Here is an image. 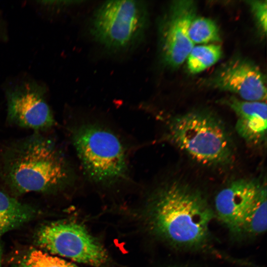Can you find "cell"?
<instances>
[{
    "instance_id": "6da1fadb",
    "label": "cell",
    "mask_w": 267,
    "mask_h": 267,
    "mask_svg": "<svg viewBox=\"0 0 267 267\" xmlns=\"http://www.w3.org/2000/svg\"><path fill=\"white\" fill-rule=\"evenodd\" d=\"M153 231L172 245L192 248L203 245L214 213L204 195L182 182L163 184L152 193L146 205Z\"/></svg>"
},
{
    "instance_id": "7a4b0ae2",
    "label": "cell",
    "mask_w": 267,
    "mask_h": 267,
    "mask_svg": "<svg viewBox=\"0 0 267 267\" xmlns=\"http://www.w3.org/2000/svg\"><path fill=\"white\" fill-rule=\"evenodd\" d=\"M3 162L6 183L18 194L58 191L73 182V171L61 151L38 134L13 145Z\"/></svg>"
},
{
    "instance_id": "3957f363",
    "label": "cell",
    "mask_w": 267,
    "mask_h": 267,
    "mask_svg": "<svg viewBox=\"0 0 267 267\" xmlns=\"http://www.w3.org/2000/svg\"><path fill=\"white\" fill-rule=\"evenodd\" d=\"M168 138L200 164L212 166L229 164L234 156L233 144L222 121L205 110L175 116L168 123Z\"/></svg>"
},
{
    "instance_id": "277c9868",
    "label": "cell",
    "mask_w": 267,
    "mask_h": 267,
    "mask_svg": "<svg viewBox=\"0 0 267 267\" xmlns=\"http://www.w3.org/2000/svg\"><path fill=\"white\" fill-rule=\"evenodd\" d=\"M72 140L85 173L94 183L111 187L126 179V150L111 130L96 124L84 123L73 129Z\"/></svg>"
},
{
    "instance_id": "5b68a950",
    "label": "cell",
    "mask_w": 267,
    "mask_h": 267,
    "mask_svg": "<svg viewBox=\"0 0 267 267\" xmlns=\"http://www.w3.org/2000/svg\"><path fill=\"white\" fill-rule=\"evenodd\" d=\"M149 20L147 5L143 1H107L94 11L90 33L107 49L124 51L144 39Z\"/></svg>"
},
{
    "instance_id": "8992f818",
    "label": "cell",
    "mask_w": 267,
    "mask_h": 267,
    "mask_svg": "<svg viewBox=\"0 0 267 267\" xmlns=\"http://www.w3.org/2000/svg\"><path fill=\"white\" fill-rule=\"evenodd\" d=\"M38 244L53 254L94 266L104 264L107 253L85 228L74 222H55L42 227Z\"/></svg>"
},
{
    "instance_id": "52a82bcc",
    "label": "cell",
    "mask_w": 267,
    "mask_h": 267,
    "mask_svg": "<svg viewBox=\"0 0 267 267\" xmlns=\"http://www.w3.org/2000/svg\"><path fill=\"white\" fill-rule=\"evenodd\" d=\"M196 9L193 0L174 1L161 22V54L164 63L170 67L180 65L194 46L189 38L188 30L196 17Z\"/></svg>"
},
{
    "instance_id": "ba28073f",
    "label": "cell",
    "mask_w": 267,
    "mask_h": 267,
    "mask_svg": "<svg viewBox=\"0 0 267 267\" xmlns=\"http://www.w3.org/2000/svg\"><path fill=\"white\" fill-rule=\"evenodd\" d=\"M205 83L236 94L245 101L264 102L267 98L265 76L255 63L242 57H235L222 65Z\"/></svg>"
},
{
    "instance_id": "9c48e42d",
    "label": "cell",
    "mask_w": 267,
    "mask_h": 267,
    "mask_svg": "<svg viewBox=\"0 0 267 267\" xmlns=\"http://www.w3.org/2000/svg\"><path fill=\"white\" fill-rule=\"evenodd\" d=\"M264 186L256 180L241 178L231 182L217 194L215 200L216 215L232 233H243L246 218Z\"/></svg>"
},
{
    "instance_id": "30bf717a",
    "label": "cell",
    "mask_w": 267,
    "mask_h": 267,
    "mask_svg": "<svg viewBox=\"0 0 267 267\" xmlns=\"http://www.w3.org/2000/svg\"><path fill=\"white\" fill-rule=\"evenodd\" d=\"M7 117L19 127L39 131L52 127L54 119L42 89L24 84L7 94Z\"/></svg>"
},
{
    "instance_id": "8fae6325",
    "label": "cell",
    "mask_w": 267,
    "mask_h": 267,
    "mask_svg": "<svg viewBox=\"0 0 267 267\" xmlns=\"http://www.w3.org/2000/svg\"><path fill=\"white\" fill-rule=\"evenodd\" d=\"M222 103L236 114V131L246 142L254 145L264 142L267 127L266 102L245 101L230 96Z\"/></svg>"
},
{
    "instance_id": "7c38bea8",
    "label": "cell",
    "mask_w": 267,
    "mask_h": 267,
    "mask_svg": "<svg viewBox=\"0 0 267 267\" xmlns=\"http://www.w3.org/2000/svg\"><path fill=\"white\" fill-rule=\"evenodd\" d=\"M35 211L0 189V235L29 221Z\"/></svg>"
},
{
    "instance_id": "4fadbf2b",
    "label": "cell",
    "mask_w": 267,
    "mask_h": 267,
    "mask_svg": "<svg viewBox=\"0 0 267 267\" xmlns=\"http://www.w3.org/2000/svg\"><path fill=\"white\" fill-rule=\"evenodd\" d=\"M222 54V47L218 44L194 46L186 58L188 70L193 74L202 72L218 62Z\"/></svg>"
},
{
    "instance_id": "5bb4252c",
    "label": "cell",
    "mask_w": 267,
    "mask_h": 267,
    "mask_svg": "<svg viewBox=\"0 0 267 267\" xmlns=\"http://www.w3.org/2000/svg\"><path fill=\"white\" fill-rule=\"evenodd\" d=\"M267 189L265 186L257 199L244 223L243 234L257 235L267 227Z\"/></svg>"
},
{
    "instance_id": "9a60e30c",
    "label": "cell",
    "mask_w": 267,
    "mask_h": 267,
    "mask_svg": "<svg viewBox=\"0 0 267 267\" xmlns=\"http://www.w3.org/2000/svg\"><path fill=\"white\" fill-rule=\"evenodd\" d=\"M188 36L195 44H208L221 40L219 28L212 19L204 17H195L191 22Z\"/></svg>"
},
{
    "instance_id": "2e32d148",
    "label": "cell",
    "mask_w": 267,
    "mask_h": 267,
    "mask_svg": "<svg viewBox=\"0 0 267 267\" xmlns=\"http://www.w3.org/2000/svg\"><path fill=\"white\" fill-rule=\"evenodd\" d=\"M21 267H80L65 260L34 250L24 258Z\"/></svg>"
},
{
    "instance_id": "e0dca14e",
    "label": "cell",
    "mask_w": 267,
    "mask_h": 267,
    "mask_svg": "<svg viewBox=\"0 0 267 267\" xmlns=\"http://www.w3.org/2000/svg\"><path fill=\"white\" fill-rule=\"evenodd\" d=\"M259 27L266 33L267 31V0H250L248 1Z\"/></svg>"
},
{
    "instance_id": "ac0fdd59",
    "label": "cell",
    "mask_w": 267,
    "mask_h": 267,
    "mask_svg": "<svg viewBox=\"0 0 267 267\" xmlns=\"http://www.w3.org/2000/svg\"><path fill=\"white\" fill-rule=\"evenodd\" d=\"M0 263H1V251L0 249Z\"/></svg>"
}]
</instances>
